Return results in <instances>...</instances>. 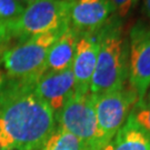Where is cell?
Wrapping results in <instances>:
<instances>
[{
	"label": "cell",
	"instance_id": "cell-1",
	"mask_svg": "<svg viewBox=\"0 0 150 150\" xmlns=\"http://www.w3.org/2000/svg\"><path fill=\"white\" fill-rule=\"evenodd\" d=\"M35 83L4 77L0 82V147L40 150L56 129L54 110L33 90Z\"/></svg>",
	"mask_w": 150,
	"mask_h": 150
},
{
	"label": "cell",
	"instance_id": "cell-2",
	"mask_svg": "<svg viewBox=\"0 0 150 150\" xmlns=\"http://www.w3.org/2000/svg\"><path fill=\"white\" fill-rule=\"evenodd\" d=\"M122 21L111 16L98 30L99 51L90 83L91 95L119 90L128 79L129 43L123 33Z\"/></svg>",
	"mask_w": 150,
	"mask_h": 150
},
{
	"label": "cell",
	"instance_id": "cell-3",
	"mask_svg": "<svg viewBox=\"0 0 150 150\" xmlns=\"http://www.w3.org/2000/svg\"><path fill=\"white\" fill-rule=\"evenodd\" d=\"M64 28L29 38L12 48L6 49L1 61L7 77L12 80L36 83L47 71L49 50Z\"/></svg>",
	"mask_w": 150,
	"mask_h": 150
},
{
	"label": "cell",
	"instance_id": "cell-4",
	"mask_svg": "<svg viewBox=\"0 0 150 150\" xmlns=\"http://www.w3.org/2000/svg\"><path fill=\"white\" fill-rule=\"evenodd\" d=\"M70 2L61 0H33L21 15L8 23L11 38L20 42L42 33L64 29L69 25Z\"/></svg>",
	"mask_w": 150,
	"mask_h": 150
},
{
	"label": "cell",
	"instance_id": "cell-5",
	"mask_svg": "<svg viewBox=\"0 0 150 150\" xmlns=\"http://www.w3.org/2000/svg\"><path fill=\"white\" fill-rule=\"evenodd\" d=\"M56 121L83 142L87 150H100L105 146L97 122L91 93L75 91L56 113Z\"/></svg>",
	"mask_w": 150,
	"mask_h": 150
},
{
	"label": "cell",
	"instance_id": "cell-6",
	"mask_svg": "<svg viewBox=\"0 0 150 150\" xmlns=\"http://www.w3.org/2000/svg\"><path fill=\"white\" fill-rule=\"evenodd\" d=\"M92 100L98 127L106 145L122 128L130 107L138 102V97L130 87H123L119 90L92 95Z\"/></svg>",
	"mask_w": 150,
	"mask_h": 150
},
{
	"label": "cell",
	"instance_id": "cell-7",
	"mask_svg": "<svg viewBox=\"0 0 150 150\" xmlns=\"http://www.w3.org/2000/svg\"><path fill=\"white\" fill-rule=\"evenodd\" d=\"M128 79L130 88L138 97V102L145 100L150 87V26L145 22L134 23L129 32Z\"/></svg>",
	"mask_w": 150,
	"mask_h": 150
},
{
	"label": "cell",
	"instance_id": "cell-8",
	"mask_svg": "<svg viewBox=\"0 0 150 150\" xmlns=\"http://www.w3.org/2000/svg\"><path fill=\"white\" fill-rule=\"evenodd\" d=\"M112 16L110 0H71L69 26L78 35L97 32Z\"/></svg>",
	"mask_w": 150,
	"mask_h": 150
},
{
	"label": "cell",
	"instance_id": "cell-9",
	"mask_svg": "<svg viewBox=\"0 0 150 150\" xmlns=\"http://www.w3.org/2000/svg\"><path fill=\"white\" fill-rule=\"evenodd\" d=\"M98 51V31L79 35L71 67L75 78V91L77 92L90 93V83L96 68Z\"/></svg>",
	"mask_w": 150,
	"mask_h": 150
},
{
	"label": "cell",
	"instance_id": "cell-10",
	"mask_svg": "<svg viewBox=\"0 0 150 150\" xmlns=\"http://www.w3.org/2000/svg\"><path fill=\"white\" fill-rule=\"evenodd\" d=\"M33 90L56 115L64 107L68 98L75 92V78L72 70L70 68L60 72H45L35 83Z\"/></svg>",
	"mask_w": 150,
	"mask_h": 150
},
{
	"label": "cell",
	"instance_id": "cell-11",
	"mask_svg": "<svg viewBox=\"0 0 150 150\" xmlns=\"http://www.w3.org/2000/svg\"><path fill=\"white\" fill-rule=\"evenodd\" d=\"M78 38L79 35L69 25L64 28L49 50L47 58L48 72H60L72 67Z\"/></svg>",
	"mask_w": 150,
	"mask_h": 150
},
{
	"label": "cell",
	"instance_id": "cell-12",
	"mask_svg": "<svg viewBox=\"0 0 150 150\" xmlns=\"http://www.w3.org/2000/svg\"><path fill=\"white\" fill-rule=\"evenodd\" d=\"M100 150H150V137L130 115L122 128Z\"/></svg>",
	"mask_w": 150,
	"mask_h": 150
},
{
	"label": "cell",
	"instance_id": "cell-13",
	"mask_svg": "<svg viewBox=\"0 0 150 150\" xmlns=\"http://www.w3.org/2000/svg\"><path fill=\"white\" fill-rule=\"evenodd\" d=\"M40 150H87L86 146L79 138L66 131L64 129L56 128L50 134Z\"/></svg>",
	"mask_w": 150,
	"mask_h": 150
},
{
	"label": "cell",
	"instance_id": "cell-14",
	"mask_svg": "<svg viewBox=\"0 0 150 150\" xmlns=\"http://www.w3.org/2000/svg\"><path fill=\"white\" fill-rule=\"evenodd\" d=\"M23 9L16 0H0V21L10 22L15 20L21 15Z\"/></svg>",
	"mask_w": 150,
	"mask_h": 150
},
{
	"label": "cell",
	"instance_id": "cell-15",
	"mask_svg": "<svg viewBox=\"0 0 150 150\" xmlns=\"http://www.w3.org/2000/svg\"><path fill=\"white\" fill-rule=\"evenodd\" d=\"M139 0H110L112 7V16L123 20L134 10Z\"/></svg>",
	"mask_w": 150,
	"mask_h": 150
},
{
	"label": "cell",
	"instance_id": "cell-16",
	"mask_svg": "<svg viewBox=\"0 0 150 150\" xmlns=\"http://www.w3.org/2000/svg\"><path fill=\"white\" fill-rule=\"evenodd\" d=\"M132 117L136 120V122L145 131H147V134H150V106L144 102L139 103L138 110L134 112V115H132Z\"/></svg>",
	"mask_w": 150,
	"mask_h": 150
},
{
	"label": "cell",
	"instance_id": "cell-17",
	"mask_svg": "<svg viewBox=\"0 0 150 150\" xmlns=\"http://www.w3.org/2000/svg\"><path fill=\"white\" fill-rule=\"evenodd\" d=\"M11 39L10 31L7 22L0 21V51L5 50L6 43Z\"/></svg>",
	"mask_w": 150,
	"mask_h": 150
},
{
	"label": "cell",
	"instance_id": "cell-18",
	"mask_svg": "<svg viewBox=\"0 0 150 150\" xmlns=\"http://www.w3.org/2000/svg\"><path fill=\"white\" fill-rule=\"evenodd\" d=\"M142 12L150 20V0H144L142 4Z\"/></svg>",
	"mask_w": 150,
	"mask_h": 150
},
{
	"label": "cell",
	"instance_id": "cell-19",
	"mask_svg": "<svg viewBox=\"0 0 150 150\" xmlns=\"http://www.w3.org/2000/svg\"><path fill=\"white\" fill-rule=\"evenodd\" d=\"M18 4H20V5L23 7V8H26L27 6H29L30 4H31L33 0H16Z\"/></svg>",
	"mask_w": 150,
	"mask_h": 150
},
{
	"label": "cell",
	"instance_id": "cell-20",
	"mask_svg": "<svg viewBox=\"0 0 150 150\" xmlns=\"http://www.w3.org/2000/svg\"><path fill=\"white\" fill-rule=\"evenodd\" d=\"M146 98H147V102H144V103H146V105H148V106H150V87L149 89H148V91H147V93H146ZM142 103V102H141ZM139 105V103H138Z\"/></svg>",
	"mask_w": 150,
	"mask_h": 150
},
{
	"label": "cell",
	"instance_id": "cell-21",
	"mask_svg": "<svg viewBox=\"0 0 150 150\" xmlns=\"http://www.w3.org/2000/svg\"><path fill=\"white\" fill-rule=\"evenodd\" d=\"M2 54H4V51H0V60H1V56H2ZM4 77H5V76L0 72V82H1V80H2V79H4Z\"/></svg>",
	"mask_w": 150,
	"mask_h": 150
},
{
	"label": "cell",
	"instance_id": "cell-22",
	"mask_svg": "<svg viewBox=\"0 0 150 150\" xmlns=\"http://www.w3.org/2000/svg\"><path fill=\"white\" fill-rule=\"evenodd\" d=\"M61 1H64V2H70L71 0H61Z\"/></svg>",
	"mask_w": 150,
	"mask_h": 150
},
{
	"label": "cell",
	"instance_id": "cell-23",
	"mask_svg": "<svg viewBox=\"0 0 150 150\" xmlns=\"http://www.w3.org/2000/svg\"><path fill=\"white\" fill-rule=\"evenodd\" d=\"M0 150H2V149H1V147H0Z\"/></svg>",
	"mask_w": 150,
	"mask_h": 150
}]
</instances>
